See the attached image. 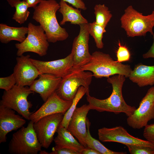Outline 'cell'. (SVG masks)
I'll use <instances>...</instances> for the list:
<instances>
[{"instance_id": "obj_37", "label": "cell", "mask_w": 154, "mask_h": 154, "mask_svg": "<svg viewBox=\"0 0 154 154\" xmlns=\"http://www.w3.org/2000/svg\"><path fill=\"white\" fill-rule=\"evenodd\" d=\"M39 153L40 154H49V153H48L45 150H41L39 152Z\"/></svg>"}, {"instance_id": "obj_14", "label": "cell", "mask_w": 154, "mask_h": 154, "mask_svg": "<svg viewBox=\"0 0 154 154\" xmlns=\"http://www.w3.org/2000/svg\"><path fill=\"white\" fill-rule=\"evenodd\" d=\"M30 59L29 55H23L17 57V63L13 73L16 79L17 85L23 86H30L41 74Z\"/></svg>"}, {"instance_id": "obj_18", "label": "cell", "mask_w": 154, "mask_h": 154, "mask_svg": "<svg viewBox=\"0 0 154 154\" xmlns=\"http://www.w3.org/2000/svg\"><path fill=\"white\" fill-rule=\"evenodd\" d=\"M62 78L49 74H42L29 86L31 90L39 94L45 102L58 88Z\"/></svg>"}, {"instance_id": "obj_1", "label": "cell", "mask_w": 154, "mask_h": 154, "mask_svg": "<svg viewBox=\"0 0 154 154\" xmlns=\"http://www.w3.org/2000/svg\"><path fill=\"white\" fill-rule=\"evenodd\" d=\"M107 78V82L111 84L112 87L111 95L104 99H99L90 95L87 96L86 100L90 109L99 112H113L116 114L123 113L128 117L131 116L136 108L127 104L123 97L122 88L125 80V77L117 74Z\"/></svg>"}, {"instance_id": "obj_28", "label": "cell", "mask_w": 154, "mask_h": 154, "mask_svg": "<svg viewBox=\"0 0 154 154\" xmlns=\"http://www.w3.org/2000/svg\"><path fill=\"white\" fill-rule=\"evenodd\" d=\"M131 154H154V147L138 145H125Z\"/></svg>"}, {"instance_id": "obj_23", "label": "cell", "mask_w": 154, "mask_h": 154, "mask_svg": "<svg viewBox=\"0 0 154 154\" xmlns=\"http://www.w3.org/2000/svg\"><path fill=\"white\" fill-rule=\"evenodd\" d=\"M7 1L11 7L15 9L12 19L20 25L24 23L30 13L26 0H7Z\"/></svg>"}, {"instance_id": "obj_6", "label": "cell", "mask_w": 154, "mask_h": 154, "mask_svg": "<svg viewBox=\"0 0 154 154\" xmlns=\"http://www.w3.org/2000/svg\"><path fill=\"white\" fill-rule=\"evenodd\" d=\"M31 121L14 133L8 145V151L12 154H37L42 147L35 131Z\"/></svg>"}, {"instance_id": "obj_22", "label": "cell", "mask_w": 154, "mask_h": 154, "mask_svg": "<svg viewBox=\"0 0 154 154\" xmlns=\"http://www.w3.org/2000/svg\"><path fill=\"white\" fill-rule=\"evenodd\" d=\"M60 7L58 11L62 16L60 25H63L67 22H70L74 25L88 23V21L82 15L81 11L74 8L67 4L63 0H60L59 3Z\"/></svg>"}, {"instance_id": "obj_30", "label": "cell", "mask_w": 154, "mask_h": 154, "mask_svg": "<svg viewBox=\"0 0 154 154\" xmlns=\"http://www.w3.org/2000/svg\"><path fill=\"white\" fill-rule=\"evenodd\" d=\"M16 84V79L13 73L8 76L0 78V88L5 91L10 90Z\"/></svg>"}, {"instance_id": "obj_24", "label": "cell", "mask_w": 154, "mask_h": 154, "mask_svg": "<svg viewBox=\"0 0 154 154\" xmlns=\"http://www.w3.org/2000/svg\"><path fill=\"white\" fill-rule=\"evenodd\" d=\"M91 123L87 117L86 126L87 134L85 141L87 146L91 147L98 152L100 154H125L126 152H117L110 150L106 147L98 140L91 136L90 131Z\"/></svg>"}, {"instance_id": "obj_32", "label": "cell", "mask_w": 154, "mask_h": 154, "mask_svg": "<svg viewBox=\"0 0 154 154\" xmlns=\"http://www.w3.org/2000/svg\"><path fill=\"white\" fill-rule=\"evenodd\" d=\"M49 154H80L78 151L68 148H62L58 149L52 148V151Z\"/></svg>"}, {"instance_id": "obj_5", "label": "cell", "mask_w": 154, "mask_h": 154, "mask_svg": "<svg viewBox=\"0 0 154 154\" xmlns=\"http://www.w3.org/2000/svg\"><path fill=\"white\" fill-rule=\"evenodd\" d=\"M92 73L86 72L79 68H73L67 75L62 78L56 92L62 99L72 102L79 88L84 86L86 89V96L89 94Z\"/></svg>"}, {"instance_id": "obj_8", "label": "cell", "mask_w": 154, "mask_h": 154, "mask_svg": "<svg viewBox=\"0 0 154 154\" xmlns=\"http://www.w3.org/2000/svg\"><path fill=\"white\" fill-rule=\"evenodd\" d=\"M28 31L25 40L15 45L17 49V56H21L27 52H34L40 56H45L49 44L44 30L40 25H36L31 23H28Z\"/></svg>"}, {"instance_id": "obj_12", "label": "cell", "mask_w": 154, "mask_h": 154, "mask_svg": "<svg viewBox=\"0 0 154 154\" xmlns=\"http://www.w3.org/2000/svg\"><path fill=\"white\" fill-rule=\"evenodd\" d=\"M78 35L74 38L71 52L73 54V68H79L87 63L91 56L89 50L90 33L88 23L80 24Z\"/></svg>"}, {"instance_id": "obj_3", "label": "cell", "mask_w": 154, "mask_h": 154, "mask_svg": "<svg viewBox=\"0 0 154 154\" xmlns=\"http://www.w3.org/2000/svg\"><path fill=\"white\" fill-rule=\"evenodd\" d=\"M79 68L90 71L93 76L97 78H108L117 74L129 78L132 70L130 65L114 61L109 54L99 51L93 52L89 61Z\"/></svg>"}, {"instance_id": "obj_13", "label": "cell", "mask_w": 154, "mask_h": 154, "mask_svg": "<svg viewBox=\"0 0 154 154\" xmlns=\"http://www.w3.org/2000/svg\"><path fill=\"white\" fill-rule=\"evenodd\" d=\"M73 54L71 52L64 58L50 61H43L30 58L31 61L40 74H49L63 78L73 67Z\"/></svg>"}, {"instance_id": "obj_20", "label": "cell", "mask_w": 154, "mask_h": 154, "mask_svg": "<svg viewBox=\"0 0 154 154\" xmlns=\"http://www.w3.org/2000/svg\"><path fill=\"white\" fill-rule=\"evenodd\" d=\"M56 132L57 135L53 140L55 146L53 148H68L78 151L80 154L85 147L74 138L68 130L59 126Z\"/></svg>"}, {"instance_id": "obj_7", "label": "cell", "mask_w": 154, "mask_h": 154, "mask_svg": "<svg viewBox=\"0 0 154 154\" xmlns=\"http://www.w3.org/2000/svg\"><path fill=\"white\" fill-rule=\"evenodd\" d=\"M34 92L28 86H21L16 84L11 89L4 91L0 101V105L16 111L25 119L30 120L33 112L30 111L32 106L28 101L29 95Z\"/></svg>"}, {"instance_id": "obj_27", "label": "cell", "mask_w": 154, "mask_h": 154, "mask_svg": "<svg viewBox=\"0 0 154 154\" xmlns=\"http://www.w3.org/2000/svg\"><path fill=\"white\" fill-rule=\"evenodd\" d=\"M90 35L94 38L96 47L102 49L104 44L102 40L103 34L106 32L105 28L96 23L95 21L88 23Z\"/></svg>"}, {"instance_id": "obj_16", "label": "cell", "mask_w": 154, "mask_h": 154, "mask_svg": "<svg viewBox=\"0 0 154 154\" xmlns=\"http://www.w3.org/2000/svg\"><path fill=\"white\" fill-rule=\"evenodd\" d=\"M91 110L89 104L77 107L74 111L67 128L83 146H87L85 141L87 134V115Z\"/></svg>"}, {"instance_id": "obj_36", "label": "cell", "mask_w": 154, "mask_h": 154, "mask_svg": "<svg viewBox=\"0 0 154 154\" xmlns=\"http://www.w3.org/2000/svg\"><path fill=\"white\" fill-rule=\"evenodd\" d=\"M42 0H26L29 8L32 7L34 9L40 3Z\"/></svg>"}, {"instance_id": "obj_10", "label": "cell", "mask_w": 154, "mask_h": 154, "mask_svg": "<svg viewBox=\"0 0 154 154\" xmlns=\"http://www.w3.org/2000/svg\"><path fill=\"white\" fill-rule=\"evenodd\" d=\"M64 114L57 113L44 117L34 123L33 128L42 147L48 149L53 141L54 136Z\"/></svg>"}, {"instance_id": "obj_4", "label": "cell", "mask_w": 154, "mask_h": 154, "mask_svg": "<svg viewBox=\"0 0 154 154\" xmlns=\"http://www.w3.org/2000/svg\"><path fill=\"white\" fill-rule=\"evenodd\" d=\"M120 20L121 27L129 37L145 36L147 32L154 34V11L151 14L144 15L129 5L124 10Z\"/></svg>"}, {"instance_id": "obj_2", "label": "cell", "mask_w": 154, "mask_h": 154, "mask_svg": "<svg viewBox=\"0 0 154 154\" xmlns=\"http://www.w3.org/2000/svg\"><path fill=\"white\" fill-rule=\"evenodd\" d=\"M59 4L55 0H42L35 8L33 19L40 24L49 42L55 43L66 40L69 35L57 20L56 13Z\"/></svg>"}, {"instance_id": "obj_15", "label": "cell", "mask_w": 154, "mask_h": 154, "mask_svg": "<svg viewBox=\"0 0 154 154\" xmlns=\"http://www.w3.org/2000/svg\"><path fill=\"white\" fill-rule=\"evenodd\" d=\"M72 103V102L61 98L55 92L37 111L32 113L30 116V120L34 123L41 118L48 115L59 113L64 114Z\"/></svg>"}, {"instance_id": "obj_35", "label": "cell", "mask_w": 154, "mask_h": 154, "mask_svg": "<svg viewBox=\"0 0 154 154\" xmlns=\"http://www.w3.org/2000/svg\"><path fill=\"white\" fill-rule=\"evenodd\" d=\"M80 154H100V153L94 149L87 146L83 149Z\"/></svg>"}, {"instance_id": "obj_25", "label": "cell", "mask_w": 154, "mask_h": 154, "mask_svg": "<svg viewBox=\"0 0 154 154\" xmlns=\"http://www.w3.org/2000/svg\"><path fill=\"white\" fill-rule=\"evenodd\" d=\"M86 90L84 86H81L79 88L72 101V105L64 114L62 120L59 125L60 126L67 129L72 116L77 108L76 106L78 103L83 96L86 94Z\"/></svg>"}, {"instance_id": "obj_31", "label": "cell", "mask_w": 154, "mask_h": 154, "mask_svg": "<svg viewBox=\"0 0 154 154\" xmlns=\"http://www.w3.org/2000/svg\"><path fill=\"white\" fill-rule=\"evenodd\" d=\"M144 127L143 136L154 145V123L148 124Z\"/></svg>"}, {"instance_id": "obj_19", "label": "cell", "mask_w": 154, "mask_h": 154, "mask_svg": "<svg viewBox=\"0 0 154 154\" xmlns=\"http://www.w3.org/2000/svg\"><path fill=\"white\" fill-rule=\"evenodd\" d=\"M129 78L139 87L153 86L154 85V65L138 64L135 65Z\"/></svg>"}, {"instance_id": "obj_26", "label": "cell", "mask_w": 154, "mask_h": 154, "mask_svg": "<svg viewBox=\"0 0 154 154\" xmlns=\"http://www.w3.org/2000/svg\"><path fill=\"white\" fill-rule=\"evenodd\" d=\"M96 23L106 28L112 17L108 8L104 4L96 5L94 7Z\"/></svg>"}, {"instance_id": "obj_9", "label": "cell", "mask_w": 154, "mask_h": 154, "mask_svg": "<svg viewBox=\"0 0 154 154\" xmlns=\"http://www.w3.org/2000/svg\"><path fill=\"white\" fill-rule=\"evenodd\" d=\"M154 119V86L149 88L140 102L138 108L128 117V125L134 129L145 127L148 122Z\"/></svg>"}, {"instance_id": "obj_33", "label": "cell", "mask_w": 154, "mask_h": 154, "mask_svg": "<svg viewBox=\"0 0 154 154\" xmlns=\"http://www.w3.org/2000/svg\"><path fill=\"white\" fill-rule=\"evenodd\" d=\"M68 2L77 9H80L83 10L87 9L86 5L82 0H63Z\"/></svg>"}, {"instance_id": "obj_34", "label": "cell", "mask_w": 154, "mask_h": 154, "mask_svg": "<svg viewBox=\"0 0 154 154\" xmlns=\"http://www.w3.org/2000/svg\"><path fill=\"white\" fill-rule=\"evenodd\" d=\"M153 36V40L151 46L147 52L143 55V58L144 59L154 58V33Z\"/></svg>"}, {"instance_id": "obj_11", "label": "cell", "mask_w": 154, "mask_h": 154, "mask_svg": "<svg viewBox=\"0 0 154 154\" xmlns=\"http://www.w3.org/2000/svg\"><path fill=\"white\" fill-rule=\"evenodd\" d=\"M98 135L99 139L103 142H116L125 145H138L154 147V145L148 141L132 136L120 126L102 128L98 130Z\"/></svg>"}, {"instance_id": "obj_21", "label": "cell", "mask_w": 154, "mask_h": 154, "mask_svg": "<svg viewBox=\"0 0 154 154\" xmlns=\"http://www.w3.org/2000/svg\"><path fill=\"white\" fill-rule=\"evenodd\" d=\"M28 31V27H14L1 23L0 41L4 44H7L12 40L22 42L26 38Z\"/></svg>"}, {"instance_id": "obj_17", "label": "cell", "mask_w": 154, "mask_h": 154, "mask_svg": "<svg viewBox=\"0 0 154 154\" xmlns=\"http://www.w3.org/2000/svg\"><path fill=\"white\" fill-rule=\"evenodd\" d=\"M26 122L14 110L0 105V143L7 141L8 133L20 129Z\"/></svg>"}, {"instance_id": "obj_29", "label": "cell", "mask_w": 154, "mask_h": 154, "mask_svg": "<svg viewBox=\"0 0 154 154\" xmlns=\"http://www.w3.org/2000/svg\"><path fill=\"white\" fill-rule=\"evenodd\" d=\"M118 45L119 47L116 52L117 61L121 63L129 61L130 59L131 54L129 49L125 46L122 45L119 41Z\"/></svg>"}]
</instances>
